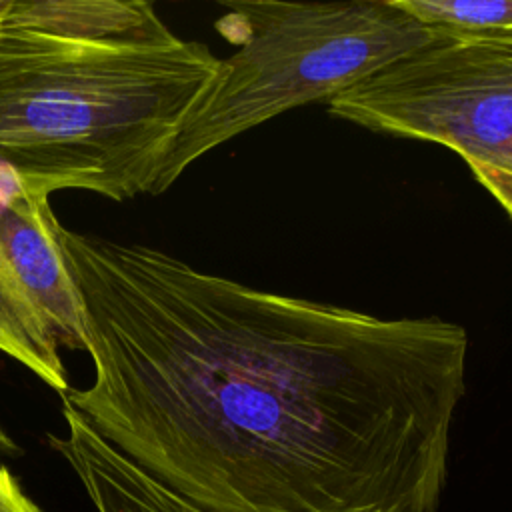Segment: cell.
I'll use <instances>...</instances> for the list:
<instances>
[{"instance_id": "cell-1", "label": "cell", "mask_w": 512, "mask_h": 512, "mask_svg": "<svg viewBox=\"0 0 512 512\" xmlns=\"http://www.w3.org/2000/svg\"><path fill=\"white\" fill-rule=\"evenodd\" d=\"M94 366L68 390L202 512H436L466 392L462 324L380 318L60 224Z\"/></svg>"}, {"instance_id": "cell-2", "label": "cell", "mask_w": 512, "mask_h": 512, "mask_svg": "<svg viewBox=\"0 0 512 512\" xmlns=\"http://www.w3.org/2000/svg\"><path fill=\"white\" fill-rule=\"evenodd\" d=\"M218 64L144 0H0V164L50 194H150Z\"/></svg>"}, {"instance_id": "cell-3", "label": "cell", "mask_w": 512, "mask_h": 512, "mask_svg": "<svg viewBox=\"0 0 512 512\" xmlns=\"http://www.w3.org/2000/svg\"><path fill=\"white\" fill-rule=\"evenodd\" d=\"M218 26L242 32L162 156L150 194L166 192L196 160L270 118L330 102L402 56L430 44L394 0H230Z\"/></svg>"}, {"instance_id": "cell-4", "label": "cell", "mask_w": 512, "mask_h": 512, "mask_svg": "<svg viewBox=\"0 0 512 512\" xmlns=\"http://www.w3.org/2000/svg\"><path fill=\"white\" fill-rule=\"evenodd\" d=\"M326 104L334 118L480 166L512 146V34L438 28L436 40Z\"/></svg>"}, {"instance_id": "cell-5", "label": "cell", "mask_w": 512, "mask_h": 512, "mask_svg": "<svg viewBox=\"0 0 512 512\" xmlns=\"http://www.w3.org/2000/svg\"><path fill=\"white\" fill-rule=\"evenodd\" d=\"M50 192L0 164V352L64 396L62 348L84 350Z\"/></svg>"}, {"instance_id": "cell-6", "label": "cell", "mask_w": 512, "mask_h": 512, "mask_svg": "<svg viewBox=\"0 0 512 512\" xmlns=\"http://www.w3.org/2000/svg\"><path fill=\"white\" fill-rule=\"evenodd\" d=\"M62 416L66 436L48 442L74 470L94 512H202L132 464L66 400Z\"/></svg>"}, {"instance_id": "cell-7", "label": "cell", "mask_w": 512, "mask_h": 512, "mask_svg": "<svg viewBox=\"0 0 512 512\" xmlns=\"http://www.w3.org/2000/svg\"><path fill=\"white\" fill-rule=\"evenodd\" d=\"M420 24L478 34H512V0H394Z\"/></svg>"}, {"instance_id": "cell-8", "label": "cell", "mask_w": 512, "mask_h": 512, "mask_svg": "<svg viewBox=\"0 0 512 512\" xmlns=\"http://www.w3.org/2000/svg\"><path fill=\"white\" fill-rule=\"evenodd\" d=\"M476 182L504 208L512 218V146L500 156L470 168Z\"/></svg>"}, {"instance_id": "cell-9", "label": "cell", "mask_w": 512, "mask_h": 512, "mask_svg": "<svg viewBox=\"0 0 512 512\" xmlns=\"http://www.w3.org/2000/svg\"><path fill=\"white\" fill-rule=\"evenodd\" d=\"M0 512H42L20 488L14 474L0 462Z\"/></svg>"}]
</instances>
